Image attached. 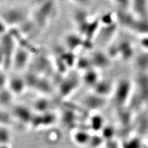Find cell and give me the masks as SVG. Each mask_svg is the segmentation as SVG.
I'll return each mask as SVG.
<instances>
[]
</instances>
